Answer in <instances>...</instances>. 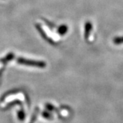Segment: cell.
<instances>
[{"label": "cell", "instance_id": "obj_4", "mask_svg": "<svg viewBox=\"0 0 123 123\" xmlns=\"http://www.w3.org/2000/svg\"><path fill=\"white\" fill-rule=\"evenodd\" d=\"M24 117H25V115H24V114H23V111L18 113V118L21 119V120H23Z\"/></svg>", "mask_w": 123, "mask_h": 123}, {"label": "cell", "instance_id": "obj_3", "mask_svg": "<svg viewBox=\"0 0 123 123\" xmlns=\"http://www.w3.org/2000/svg\"><path fill=\"white\" fill-rule=\"evenodd\" d=\"M114 43L116 44H121L123 43V36L120 37H116L113 40Z\"/></svg>", "mask_w": 123, "mask_h": 123}, {"label": "cell", "instance_id": "obj_2", "mask_svg": "<svg viewBox=\"0 0 123 123\" xmlns=\"http://www.w3.org/2000/svg\"><path fill=\"white\" fill-rule=\"evenodd\" d=\"M92 23L90 22H87L85 25V38L86 39H88L89 35L90 34V31L92 30Z\"/></svg>", "mask_w": 123, "mask_h": 123}, {"label": "cell", "instance_id": "obj_5", "mask_svg": "<svg viewBox=\"0 0 123 123\" xmlns=\"http://www.w3.org/2000/svg\"><path fill=\"white\" fill-rule=\"evenodd\" d=\"M43 116L45 117V118H50V116H49V114L48 113H45V112L43 113Z\"/></svg>", "mask_w": 123, "mask_h": 123}, {"label": "cell", "instance_id": "obj_1", "mask_svg": "<svg viewBox=\"0 0 123 123\" xmlns=\"http://www.w3.org/2000/svg\"><path fill=\"white\" fill-rule=\"evenodd\" d=\"M18 62L23 64H26L28 66H36L39 68H44L45 67V64L43 62H35V61H30V60H27L24 59H18Z\"/></svg>", "mask_w": 123, "mask_h": 123}]
</instances>
